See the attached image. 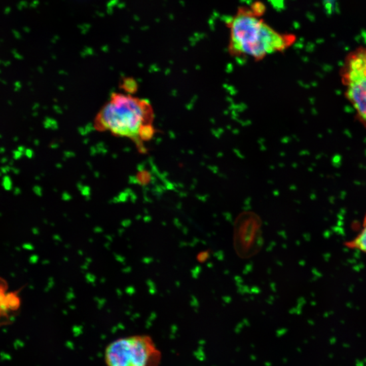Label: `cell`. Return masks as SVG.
<instances>
[{"label": "cell", "mask_w": 366, "mask_h": 366, "mask_svg": "<svg viewBox=\"0 0 366 366\" xmlns=\"http://www.w3.org/2000/svg\"><path fill=\"white\" fill-rule=\"evenodd\" d=\"M345 246L351 250L359 251L366 254V214L362 223L361 231L353 239L347 241Z\"/></svg>", "instance_id": "5b68a950"}, {"label": "cell", "mask_w": 366, "mask_h": 366, "mask_svg": "<svg viewBox=\"0 0 366 366\" xmlns=\"http://www.w3.org/2000/svg\"><path fill=\"white\" fill-rule=\"evenodd\" d=\"M107 366H160L162 353L148 335H135L113 341L105 350Z\"/></svg>", "instance_id": "3957f363"}, {"label": "cell", "mask_w": 366, "mask_h": 366, "mask_svg": "<svg viewBox=\"0 0 366 366\" xmlns=\"http://www.w3.org/2000/svg\"><path fill=\"white\" fill-rule=\"evenodd\" d=\"M154 118L150 101L130 94L116 92L96 114L94 128L128 138L140 152H144V143L156 134Z\"/></svg>", "instance_id": "7a4b0ae2"}, {"label": "cell", "mask_w": 366, "mask_h": 366, "mask_svg": "<svg viewBox=\"0 0 366 366\" xmlns=\"http://www.w3.org/2000/svg\"><path fill=\"white\" fill-rule=\"evenodd\" d=\"M346 97L366 128V47L357 48L345 58L341 70Z\"/></svg>", "instance_id": "277c9868"}, {"label": "cell", "mask_w": 366, "mask_h": 366, "mask_svg": "<svg viewBox=\"0 0 366 366\" xmlns=\"http://www.w3.org/2000/svg\"><path fill=\"white\" fill-rule=\"evenodd\" d=\"M262 3L239 8L227 22L229 30V51L239 58L260 60L285 52L296 42V36L280 33L261 18Z\"/></svg>", "instance_id": "6da1fadb"}]
</instances>
